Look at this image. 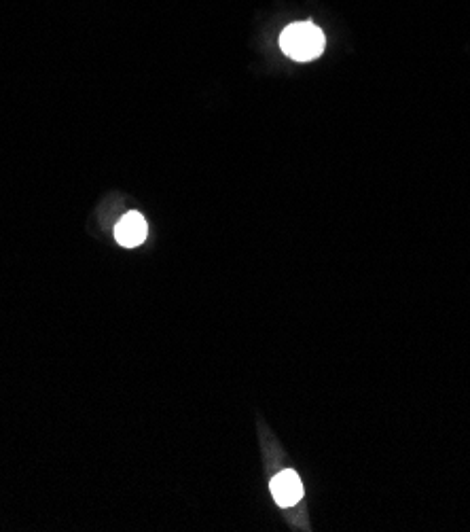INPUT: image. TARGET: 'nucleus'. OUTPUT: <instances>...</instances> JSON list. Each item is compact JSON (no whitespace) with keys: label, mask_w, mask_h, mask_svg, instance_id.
Returning <instances> with one entry per match:
<instances>
[{"label":"nucleus","mask_w":470,"mask_h":532,"mask_svg":"<svg viewBox=\"0 0 470 532\" xmlns=\"http://www.w3.org/2000/svg\"><path fill=\"white\" fill-rule=\"evenodd\" d=\"M280 47L295 62H312L322 56L324 34L312 22H297L282 32Z\"/></svg>","instance_id":"nucleus-1"},{"label":"nucleus","mask_w":470,"mask_h":532,"mask_svg":"<svg viewBox=\"0 0 470 532\" xmlns=\"http://www.w3.org/2000/svg\"><path fill=\"white\" fill-rule=\"evenodd\" d=\"M271 494H274V501L284 509L297 505L303 499V484L299 475L291 469L280 471L274 480H271Z\"/></svg>","instance_id":"nucleus-2"},{"label":"nucleus","mask_w":470,"mask_h":532,"mask_svg":"<svg viewBox=\"0 0 470 532\" xmlns=\"http://www.w3.org/2000/svg\"><path fill=\"white\" fill-rule=\"evenodd\" d=\"M147 232H149L147 221H144L140 212L132 210L117 223L115 238L121 246L134 248V246H140L144 240H147Z\"/></svg>","instance_id":"nucleus-3"}]
</instances>
